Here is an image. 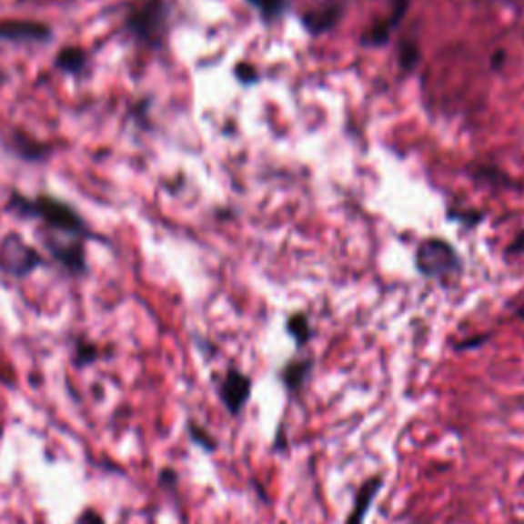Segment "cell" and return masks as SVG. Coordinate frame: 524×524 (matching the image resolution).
<instances>
[{
  "label": "cell",
  "instance_id": "cell-1",
  "mask_svg": "<svg viewBox=\"0 0 524 524\" xmlns=\"http://www.w3.org/2000/svg\"><path fill=\"white\" fill-rule=\"evenodd\" d=\"M6 209L23 219H41L54 234L96 240V236L90 232L80 213L70 203L55 199L52 195L27 196L13 191L8 195Z\"/></svg>",
  "mask_w": 524,
  "mask_h": 524
},
{
  "label": "cell",
  "instance_id": "cell-2",
  "mask_svg": "<svg viewBox=\"0 0 524 524\" xmlns=\"http://www.w3.org/2000/svg\"><path fill=\"white\" fill-rule=\"evenodd\" d=\"M168 15L166 0H142L129 8L123 27L136 44L147 49H162L168 35Z\"/></svg>",
  "mask_w": 524,
  "mask_h": 524
},
{
  "label": "cell",
  "instance_id": "cell-3",
  "mask_svg": "<svg viewBox=\"0 0 524 524\" xmlns=\"http://www.w3.org/2000/svg\"><path fill=\"white\" fill-rule=\"evenodd\" d=\"M45 265L44 254L23 240L19 234H6L0 242V273L25 278Z\"/></svg>",
  "mask_w": 524,
  "mask_h": 524
},
{
  "label": "cell",
  "instance_id": "cell-4",
  "mask_svg": "<svg viewBox=\"0 0 524 524\" xmlns=\"http://www.w3.org/2000/svg\"><path fill=\"white\" fill-rule=\"evenodd\" d=\"M416 268L424 277L445 278L461 270V258L457 250L442 237H428L416 250Z\"/></svg>",
  "mask_w": 524,
  "mask_h": 524
},
{
  "label": "cell",
  "instance_id": "cell-5",
  "mask_svg": "<svg viewBox=\"0 0 524 524\" xmlns=\"http://www.w3.org/2000/svg\"><path fill=\"white\" fill-rule=\"evenodd\" d=\"M45 246H47L49 257H52L57 265L66 270V273L72 277L86 275L88 260H86L85 240H82V237L49 236V240H45Z\"/></svg>",
  "mask_w": 524,
  "mask_h": 524
},
{
  "label": "cell",
  "instance_id": "cell-6",
  "mask_svg": "<svg viewBox=\"0 0 524 524\" xmlns=\"http://www.w3.org/2000/svg\"><path fill=\"white\" fill-rule=\"evenodd\" d=\"M217 396L229 416H240L252 393V379L240 368L229 367L217 379Z\"/></svg>",
  "mask_w": 524,
  "mask_h": 524
},
{
  "label": "cell",
  "instance_id": "cell-7",
  "mask_svg": "<svg viewBox=\"0 0 524 524\" xmlns=\"http://www.w3.org/2000/svg\"><path fill=\"white\" fill-rule=\"evenodd\" d=\"M54 37V29L47 23L29 19L0 21V41L11 44H45Z\"/></svg>",
  "mask_w": 524,
  "mask_h": 524
},
{
  "label": "cell",
  "instance_id": "cell-8",
  "mask_svg": "<svg viewBox=\"0 0 524 524\" xmlns=\"http://www.w3.org/2000/svg\"><path fill=\"white\" fill-rule=\"evenodd\" d=\"M6 150L11 152L15 158L29 164H41L52 156V146L29 136L27 131L23 129H13V134L6 139Z\"/></svg>",
  "mask_w": 524,
  "mask_h": 524
},
{
  "label": "cell",
  "instance_id": "cell-9",
  "mask_svg": "<svg viewBox=\"0 0 524 524\" xmlns=\"http://www.w3.org/2000/svg\"><path fill=\"white\" fill-rule=\"evenodd\" d=\"M409 0H393L391 3V13L388 19H383L381 23H377L375 27L363 35V44L371 45V47H379L385 45L393 35V31L398 29V25L404 21V16L408 13Z\"/></svg>",
  "mask_w": 524,
  "mask_h": 524
},
{
  "label": "cell",
  "instance_id": "cell-10",
  "mask_svg": "<svg viewBox=\"0 0 524 524\" xmlns=\"http://www.w3.org/2000/svg\"><path fill=\"white\" fill-rule=\"evenodd\" d=\"M383 488V478L375 475V478H368L363 481V486L357 489L355 499H352V510L347 519V524H365V516L368 512V508L375 502L377 494H379Z\"/></svg>",
  "mask_w": 524,
  "mask_h": 524
},
{
  "label": "cell",
  "instance_id": "cell-11",
  "mask_svg": "<svg viewBox=\"0 0 524 524\" xmlns=\"http://www.w3.org/2000/svg\"><path fill=\"white\" fill-rule=\"evenodd\" d=\"M340 16H342V5L332 3V5H326L322 8H317V11H311L307 15H303L301 21H303V27H306L309 33L319 35V33L330 31L334 25L340 21Z\"/></svg>",
  "mask_w": 524,
  "mask_h": 524
},
{
  "label": "cell",
  "instance_id": "cell-12",
  "mask_svg": "<svg viewBox=\"0 0 524 524\" xmlns=\"http://www.w3.org/2000/svg\"><path fill=\"white\" fill-rule=\"evenodd\" d=\"M88 54L86 49H82L80 45H66L54 57V66L64 74H70V76H76L88 68Z\"/></svg>",
  "mask_w": 524,
  "mask_h": 524
},
{
  "label": "cell",
  "instance_id": "cell-13",
  "mask_svg": "<svg viewBox=\"0 0 524 524\" xmlns=\"http://www.w3.org/2000/svg\"><path fill=\"white\" fill-rule=\"evenodd\" d=\"M311 368H314L311 358H293L283 367L281 381L291 393H299L303 385L309 379Z\"/></svg>",
  "mask_w": 524,
  "mask_h": 524
},
{
  "label": "cell",
  "instance_id": "cell-14",
  "mask_svg": "<svg viewBox=\"0 0 524 524\" xmlns=\"http://www.w3.org/2000/svg\"><path fill=\"white\" fill-rule=\"evenodd\" d=\"M186 432H188V438H191L193 445H196L199 448L203 450H207V453H216L217 450V438L213 437V434L205 428V426H201L199 422H195V420H188L186 422Z\"/></svg>",
  "mask_w": 524,
  "mask_h": 524
},
{
  "label": "cell",
  "instance_id": "cell-15",
  "mask_svg": "<svg viewBox=\"0 0 524 524\" xmlns=\"http://www.w3.org/2000/svg\"><path fill=\"white\" fill-rule=\"evenodd\" d=\"M287 332L295 340L297 347H306L311 338V326L306 314H293L287 319Z\"/></svg>",
  "mask_w": 524,
  "mask_h": 524
},
{
  "label": "cell",
  "instance_id": "cell-16",
  "mask_svg": "<svg viewBox=\"0 0 524 524\" xmlns=\"http://www.w3.org/2000/svg\"><path fill=\"white\" fill-rule=\"evenodd\" d=\"M248 3L257 8L267 23L278 21L289 8V0H248Z\"/></svg>",
  "mask_w": 524,
  "mask_h": 524
},
{
  "label": "cell",
  "instance_id": "cell-17",
  "mask_svg": "<svg viewBox=\"0 0 524 524\" xmlns=\"http://www.w3.org/2000/svg\"><path fill=\"white\" fill-rule=\"evenodd\" d=\"M101 357V350L95 342H90L86 338H78L74 344V365L76 367H88L93 365Z\"/></svg>",
  "mask_w": 524,
  "mask_h": 524
},
{
  "label": "cell",
  "instance_id": "cell-18",
  "mask_svg": "<svg viewBox=\"0 0 524 524\" xmlns=\"http://www.w3.org/2000/svg\"><path fill=\"white\" fill-rule=\"evenodd\" d=\"M420 62V47L414 39H408L399 45V66L404 72H412Z\"/></svg>",
  "mask_w": 524,
  "mask_h": 524
},
{
  "label": "cell",
  "instance_id": "cell-19",
  "mask_svg": "<svg viewBox=\"0 0 524 524\" xmlns=\"http://www.w3.org/2000/svg\"><path fill=\"white\" fill-rule=\"evenodd\" d=\"M234 76L237 82H242V85L248 86V85H254V82H258V70L248 62H240L234 68Z\"/></svg>",
  "mask_w": 524,
  "mask_h": 524
},
{
  "label": "cell",
  "instance_id": "cell-20",
  "mask_svg": "<svg viewBox=\"0 0 524 524\" xmlns=\"http://www.w3.org/2000/svg\"><path fill=\"white\" fill-rule=\"evenodd\" d=\"M76 524H106V522L103 519V514L95 510V508H85V510L78 514Z\"/></svg>",
  "mask_w": 524,
  "mask_h": 524
},
{
  "label": "cell",
  "instance_id": "cell-21",
  "mask_svg": "<svg viewBox=\"0 0 524 524\" xmlns=\"http://www.w3.org/2000/svg\"><path fill=\"white\" fill-rule=\"evenodd\" d=\"M160 486L164 489H175L178 486V473L172 469V467H164L160 471Z\"/></svg>",
  "mask_w": 524,
  "mask_h": 524
},
{
  "label": "cell",
  "instance_id": "cell-22",
  "mask_svg": "<svg viewBox=\"0 0 524 524\" xmlns=\"http://www.w3.org/2000/svg\"><path fill=\"white\" fill-rule=\"evenodd\" d=\"M506 254L508 257H520V254H524V229L520 234H516L512 244L506 248Z\"/></svg>",
  "mask_w": 524,
  "mask_h": 524
},
{
  "label": "cell",
  "instance_id": "cell-23",
  "mask_svg": "<svg viewBox=\"0 0 524 524\" xmlns=\"http://www.w3.org/2000/svg\"><path fill=\"white\" fill-rule=\"evenodd\" d=\"M150 111V101L147 98H144V101H139L137 105H134V119L139 123V126H146V113Z\"/></svg>",
  "mask_w": 524,
  "mask_h": 524
},
{
  "label": "cell",
  "instance_id": "cell-24",
  "mask_svg": "<svg viewBox=\"0 0 524 524\" xmlns=\"http://www.w3.org/2000/svg\"><path fill=\"white\" fill-rule=\"evenodd\" d=\"M489 338L488 334H479V336H475V338H469V340H463V342H458L457 344V350H471V348H478L481 347L483 342H486Z\"/></svg>",
  "mask_w": 524,
  "mask_h": 524
},
{
  "label": "cell",
  "instance_id": "cell-25",
  "mask_svg": "<svg viewBox=\"0 0 524 524\" xmlns=\"http://www.w3.org/2000/svg\"><path fill=\"white\" fill-rule=\"evenodd\" d=\"M504 62H506V52L504 49H498V52H494V55H491V68L498 72L504 66Z\"/></svg>",
  "mask_w": 524,
  "mask_h": 524
},
{
  "label": "cell",
  "instance_id": "cell-26",
  "mask_svg": "<svg viewBox=\"0 0 524 524\" xmlns=\"http://www.w3.org/2000/svg\"><path fill=\"white\" fill-rule=\"evenodd\" d=\"M516 316H519V317L522 319V322H524V306H522V307H519V309H516Z\"/></svg>",
  "mask_w": 524,
  "mask_h": 524
},
{
  "label": "cell",
  "instance_id": "cell-27",
  "mask_svg": "<svg viewBox=\"0 0 524 524\" xmlns=\"http://www.w3.org/2000/svg\"><path fill=\"white\" fill-rule=\"evenodd\" d=\"M3 434H5V428H3V424H0V438H3Z\"/></svg>",
  "mask_w": 524,
  "mask_h": 524
},
{
  "label": "cell",
  "instance_id": "cell-28",
  "mask_svg": "<svg viewBox=\"0 0 524 524\" xmlns=\"http://www.w3.org/2000/svg\"><path fill=\"white\" fill-rule=\"evenodd\" d=\"M522 483H524V475H522Z\"/></svg>",
  "mask_w": 524,
  "mask_h": 524
}]
</instances>
